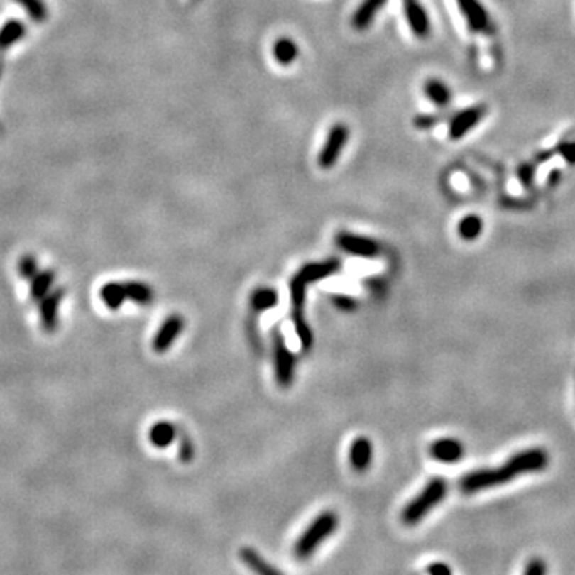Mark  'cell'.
I'll return each instance as SVG.
<instances>
[{
  "mask_svg": "<svg viewBox=\"0 0 575 575\" xmlns=\"http://www.w3.org/2000/svg\"><path fill=\"white\" fill-rule=\"evenodd\" d=\"M549 464V456L543 447H529L513 454L505 464L495 469L471 470L459 479L457 489L465 495L478 494L481 491L494 489L513 481L518 476L545 470Z\"/></svg>",
  "mask_w": 575,
  "mask_h": 575,
  "instance_id": "6da1fadb",
  "label": "cell"
},
{
  "mask_svg": "<svg viewBox=\"0 0 575 575\" xmlns=\"http://www.w3.org/2000/svg\"><path fill=\"white\" fill-rule=\"evenodd\" d=\"M447 494V483L444 478H433L425 484L417 495L409 502L401 511V521L406 526H415L420 522L433 508L444 500Z\"/></svg>",
  "mask_w": 575,
  "mask_h": 575,
  "instance_id": "7a4b0ae2",
  "label": "cell"
},
{
  "mask_svg": "<svg viewBox=\"0 0 575 575\" xmlns=\"http://www.w3.org/2000/svg\"><path fill=\"white\" fill-rule=\"evenodd\" d=\"M337 526H339V516L334 511H323L322 515H318L315 520L310 522V526L300 534L297 542L294 543V556H296L297 559L310 558V556L317 552V548L322 545L329 535L336 532Z\"/></svg>",
  "mask_w": 575,
  "mask_h": 575,
  "instance_id": "3957f363",
  "label": "cell"
},
{
  "mask_svg": "<svg viewBox=\"0 0 575 575\" xmlns=\"http://www.w3.org/2000/svg\"><path fill=\"white\" fill-rule=\"evenodd\" d=\"M310 283L299 272L294 275L290 283L291 291V318L292 324L296 328V334L299 337L300 347L304 351H309L313 344V332L309 323L304 317V304H305V290Z\"/></svg>",
  "mask_w": 575,
  "mask_h": 575,
  "instance_id": "277c9868",
  "label": "cell"
},
{
  "mask_svg": "<svg viewBox=\"0 0 575 575\" xmlns=\"http://www.w3.org/2000/svg\"><path fill=\"white\" fill-rule=\"evenodd\" d=\"M273 356H275V377L280 387L288 388L294 380V369H296V355L288 349L283 334L278 329H273Z\"/></svg>",
  "mask_w": 575,
  "mask_h": 575,
  "instance_id": "5b68a950",
  "label": "cell"
},
{
  "mask_svg": "<svg viewBox=\"0 0 575 575\" xmlns=\"http://www.w3.org/2000/svg\"><path fill=\"white\" fill-rule=\"evenodd\" d=\"M66 296L64 288H53L47 296L38 300V319L45 332H55L60 323V305Z\"/></svg>",
  "mask_w": 575,
  "mask_h": 575,
  "instance_id": "8992f818",
  "label": "cell"
},
{
  "mask_svg": "<svg viewBox=\"0 0 575 575\" xmlns=\"http://www.w3.org/2000/svg\"><path fill=\"white\" fill-rule=\"evenodd\" d=\"M347 141H349V128L347 126L342 124H337L332 126L328 133V138H326L323 149L318 155L319 166L324 170L332 168V166H334L339 160V157H341V152L345 147V144H347Z\"/></svg>",
  "mask_w": 575,
  "mask_h": 575,
  "instance_id": "52a82bcc",
  "label": "cell"
},
{
  "mask_svg": "<svg viewBox=\"0 0 575 575\" xmlns=\"http://www.w3.org/2000/svg\"><path fill=\"white\" fill-rule=\"evenodd\" d=\"M336 243L342 251L358 256V258H376L380 253L379 243L368 236L341 232L336 236Z\"/></svg>",
  "mask_w": 575,
  "mask_h": 575,
  "instance_id": "ba28073f",
  "label": "cell"
},
{
  "mask_svg": "<svg viewBox=\"0 0 575 575\" xmlns=\"http://www.w3.org/2000/svg\"><path fill=\"white\" fill-rule=\"evenodd\" d=\"M428 454L439 464H457L465 456V446L456 438H439L428 447Z\"/></svg>",
  "mask_w": 575,
  "mask_h": 575,
  "instance_id": "9c48e42d",
  "label": "cell"
},
{
  "mask_svg": "<svg viewBox=\"0 0 575 575\" xmlns=\"http://www.w3.org/2000/svg\"><path fill=\"white\" fill-rule=\"evenodd\" d=\"M184 329V318L181 315H170L160 326L155 337L152 339V349L157 354L168 350Z\"/></svg>",
  "mask_w": 575,
  "mask_h": 575,
  "instance_id": "30bf717a",
  "label": "cell"
},
{
  "mask_svg": "<svg viewBox=\"0 0 575 575\" xmlns=\"http://www.w3.org/2000/svg\"><path fill=\"white\" fill-rule=\"evenodd\" d=\"M457 4L462 10L464 16L469 23L470 29L475 32H491L492 24L488 16V11L483 9V5L478 0H457Z\"/></svg>",
  "mask_w": 575,
  "mask_h": 575,
  "instance_id": "8fae6325",
  "label": "cell"
},
{
  "mask_svg": "<svg viewBox=\"0 0 575 575\" xmlns=\"http://www.w3.org/2000/svg\"><path fill=\"white\" fill-rule=\"evenodd\" d=\"M402 5H405L406 19L414 34L422 38L427 37L430 32V19H428L424 6L417 0H402Z\"/></svg>",
  "mask_w": 575,
  "mask_h": 575,
  "instance_id": "7c38bea8",
  "label": "cell"
},
{
  "mask_svg": "<svg viewBox=\"0 0 575 575\" xmlns=\"http://www.w3.org/2000/svg\"><path fill=\"white\" fill-rule=\"evenodd\" d=\"M484 115V107H471L466 109V111L459 112L456 117L451 121L449 128V136L452 139H459L465 136L473 126L478 125V121L483 119Z\"/></svg>",
  "mask_w": 575,
  "mask_h": 575,
  "instance_id": "4fadbf2b",
  "label": "cell"
},
{
  "mask_svg": "<svg viewBox=\"0 0 575 575\" xmlns=\"http://www.w3.org/2000/svg\"><path fill=\"white\" fill-rule=\"evenodd\" d=\"M350 464L356 471H364L373 462V443L368 438H356L350 446Z\"/></svg>",
  "mask_w": 575,
  "mask_h": 575,
  "instance_id": "5bb4252c",
  "label": "cell"
},
{
  "mask_svg": "<svg viewBox=\"0 0 575 575\" xmlns=\"http://www.w3.org/2000/svg\"><path fill=\"white\" fill-rule=\"evenodd\" d=\"M339 268H341V261L328 259L323 262H312V264H307L300 268L299 273L302 275L309 283H313V281L328 278L331 275L337 273Z\"/></svg>",
  "mask_w": 575,
  "mask_h": 575,
  "instance_id": "9a60e30c",
  "label": "cell"
},
{
  "mask_svg": "<svg viewBox=\"0 0 575 575\" xmlns=\"http://www.w3.org/2000/svg\"><path fill=\"white\" fill-rule=\"evenodd\" d=\"M56 281V272L53 268H45V270H38L34 278L31 280L29 286V297L34 302L43 299L47 294L53 290Z\"/></svg>",
  "mask_w": 575,
  "mask_h": 575,
  "instance_id": "2e32d148",
  "label": "cell"
},
{
  "mask_svg": "<svg viewBox=\"0 0 575 575\" xmlns=\"http://www.w3.org/2000/svg\"><path fill=\"white\" fill-rule=\"evenodd\" d=\"M385 2L387 0H363L354 15V28L358 31L366 29Z\"/></svg>",
  "mask_w": 575,
  "mask_h": 575,
  "instance_id": "e0dca14e",
  "label": "cell"
},
{
  "mask_svg": "<svg viewBox=\"0 0 575 575\" xmlns=\"http://www.w3.org/2000/svg\"><path fill=\"white\" fill-rule=\"evenodd\" d=\"M176 438V428L171 422L160 420L157 424H153L149 430V441L150 444H153L158 449H165L166 446H170Z\"/></svg>",
  "mask_w": 575,
  "mask_h": 575,
  "instance_id": "ac0fdd59",
  "label": "cell"
},
{
  "mask_svg": "<svg viewBox=\"0 0 575 575\" xmlns=\"http://www.w3.org/2000/svg\"><path fill=\"white\" fill-rule=\"evenodd\" d=\"M99 296L102 299V302L107 305V309L119 310L126 300L125 285L117 283V281H109V283L102 285V288L99 290Z\"/></svg>",
  "mask_w": 575,
  "mask_h": 575,
  "instance_id": "d6986e66",
  "label": "cell"
},
{
  "mask_svg": "<svg viewBox=\"0 0 575 575\" xmlns=\"http://www.w3.org/2000/svg\"><path fill=\"white\" fill-rule=\"evenodd\" d=\"M249 304L256 313L267 312L278 304V292L273 288H258L253 291Z\"/></svg>",
  "mask_w": 575,
  "mask_h": 575,
  "instance_id": "ffe728a7",
  "label": "cell"
},
{
  "mask_svg": "<svg viewBox=\"0 0 575 575\" xmlns=\"http://www.w3.org/2000/svg\"><path fill=\"white\" fill-rule=\"evenodd\" d=\"M26 34V28L21 21L18 19H11L6 21L2 29H0V50H6L18 43Z\"/></svg>",
  "mask_w": 575,
  "mask_h": 575,
  "instance_id": "44dd1931",
  "label": "cell"
},
{
  "mask_svg": "<svg viewBox=\"0 0 575 575\" xmlns=\"http://www.w3.org/2000/svg\"><path fill=\"white\" fill-rule=\"evenodd\" d=\"M240 558L254 572L264 574V575L278 574V569H275V567H272L270 564H268V562L264 558H262V556L253 548H248V547L241 548L240 549Z\"/></svg>",
  "mask_w": 575,
  "mask_h": 575,
  "instance_id": "7402d4cb",
  "label": "cell"
},
{
  "mask_svg": "<svg viewBox=\"0 0 575 575\" xmlns=\"http://www.w3.org/2000/svg\"><path fill=\"white\" fill-rule=\"evenodd\" d=\"M299 55L297 45L294 43L291 38H280V40L273 45V56L280 64L288 66L292 61H296V58Z\"/></svg>",
  "mask_w": 575,
  "mask_h": 575,
  "instance_id": "603a6c76",
  "label": "cell"
},
{
  "mask_svg": "<svg viewBox=\"0 0 575 575\" xmlns=\"http://www.w3.org/2000/svg\"><path fill=\"white\" fill-rule=\"evenodd\" d=\"M124 285H125L126 299L133 300V302L146 305V304H149L153 297L150 286L143 283V281H126V283H124Z\"/></svg>",
  "mask_w": 575,
  "mask_h": 575,
  "instance_id": "cb8c5ba5",
  "label": "cell"
},
{
  "mask_svg": "<svg viewBox=\"0 0 575 575\" xmlns=\"http://www.w3.org/2000/svg\"><path fill=\"white\" fill-rule=\"evenodd\" d=\"M457 232L464 240H476L483 232V221L478 214H466L462 221L459 222Z\"/></svg>",
  "mask_w": 575,
  "mask_h": 575,
  "instance_id": "d4e9b609",
  "label": "cell"
},
{
  "mask_svg": "<svg viewBox=\"0 0 575 575\" xmlns=\"http://www.w3.org/2000/svg\"><path fill=\"white\" fill-rule=\"evenodd\" d=\"M425 93L428 96V99L439 107H446L451 101L449 89H447L444 83H441L439 80H428L425 85Z\"/></svg>",
  "mask_w": 575,
  "mask_h": 575,
  "instance_id": "484cf974",
  "label": "cell"
},
{
  "mask_svg": "<svg viewBox=\"0 0 575 575\" xmlns=\"http://www.w3.org/2000/svg\"><path fill=\"white\" fill-rule=\"evenodd\" d=\"M16 4H19L23 9L28 11L29 18L35 23H42L48 16L47 5L43 4V0H15Z\"/></svg>",
  "mask_w": 575,
  "mask_h": 575,
  "instance_id": "4316f807",
  "label": "cell"
},
{
  "mask_svg": "<svg viewBox=\"0 0 575 575\" xmlns=\"http://www.w3.org/2000/svg\"><path fill=\"white\" fill-rule=\"evenodd\" d=\"M18 273L23 280L31 281L38 273V262L34 254H24L18 262Z\"/></svg>",
  "mask_w": 575,
  "mask_h": 575,
  "instance_id": "83f0119b",
  "label": "cell"
},
{
  "mask_svg": "<svg viewBox=\"0 0 575 575\" xmlns=\"http://www.w3.org/2000/svg\"><path fill=\"white\" fill-rule=\"evenodd\" d=\"M332 302H334V305L337 307V309L342 310V312H354V310H356V307H358V302H356L355 297L349 296V294H342V292L334 294V296H332Z\"/></svg>",
  "mask_w": 575,
  "mask_h": 575,
  "instance_id": "f1b7e54d",
  "label": "cell"
},
{
  "mask_svg": "<svg viewBox=\"0 0 575 575\" xmlns=\"http://www.w3.org/2000/svg\"><path fill=\"white\" fill-rule=\"evenodd\" d=\"M548 567L545 564V561L542 558H532L530 559L526 567H524V575H543L547 574Z\"/></svg>",
  "mask_w": 575,
  "mask_h": 575,
  "instance_id": "f546056e",
  "label": "cell"
},
{
  "mask_svg": "<svg viewBox=\"0 0 575 575\" xmlns=\"http://www.w3.org/2000/svg\"><path fill=\"white\" fill-rule=\"evenodd\" d=\"M194 454H195L194 444H192V441L187 437H184L181 444H179V457H181L182 462L187 464L192 459H194Z\"/></svg>",
  "mask_w": 575,
  "mask_h": 575,
  "instance_id": "4dcf8cb0",
  "label": "cell"
},
{
  "mask_svg": "<svg viewBox=\"0 0 575 575\" xmlns=\"http://www.w3.org/2000/svg\"><path fill=\"white\" fill-rule=\"evenodd\" d=\"M427 572L433 575H451L452 569L444 564V562H433V564L427 567Z\"/></svg>",
  "mask_w": 575,
  "mask_h": 575,
  "instance_id": "1f68e13d",
  "label": "cell"
},
{
  "mask_svg": "<svg viewBox=\"0 0 575 575\" xmlns=\"http://www.w3.org/2000/svg\"><path fill=\"white\" fill-rule=\"evenodd\" d=\"M559 152L569 163H575V143H564L559 147Z\"/></svg>",
  "mask_w": 575,
  "mask_h": 575,
  "instance_id": "d6a6232c",
  "label": "cell"
},
{
  "mask_svg": "<svg viewBox=\"0 0 575 575\" xmlns=\"http://www.w3.org/2000/svg\"><path fill=\"white\" fill-rule=\"evenodd\" d=\"M433 124H437V119L430 117V115H419L417 119H415V125L419 128H430Z\"/></svg>",
  "mask_w": 575,
  "mask_h": 575,
  "instance_id": "836d02e7",
  "label": "cell"
},
{
  "mask_svg": "<svg viewBox=\"0 0 575 575\" xmlns=\"http://www.w3.org/2000/svg\"><path fill=\"white\" fill-rule=\"evenodd\" d=\"M521 181H522V184H526V185H529L530 182H532V168H530L529 165L522 166V168H521Z\"/></svg>",
  "mask_w": 575,
  "mask_h": 575,
  "instance_id": "e575fe53",
  "label": "cell"
}]
</instances>
